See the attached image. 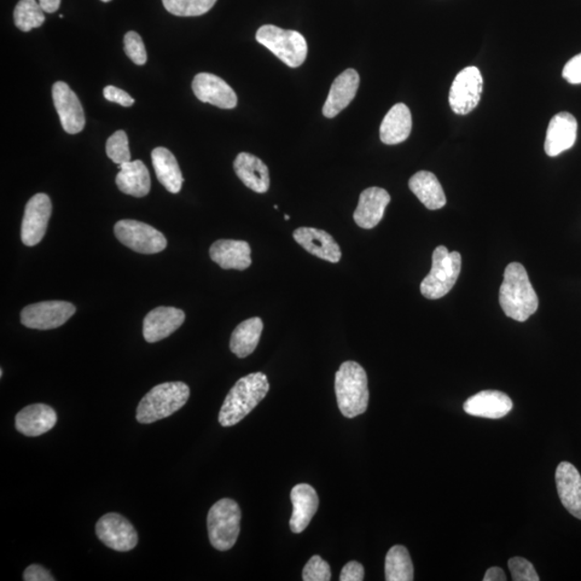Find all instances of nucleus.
Masks as SVG:
<instances>
[{
	"label": "nucleus",
	"instance_id": "obj_14",
	"mask_svg": "<svg viewBox=\"0 0 581 581\" xmlns=\"http://www.w3.org/2000/svg\"><path fill=\"white\" fill-rule=\"evenodd\" d=\"M192 89L202 103H212L221 109H232L237 106L236 93L216 74L207 73L197 74L192 84Z\"/></svg>",
	"mask_w": 581,
	"mask_h": 581
},
{
	"label": "nucleus",
	"instance_id": "obj_12",
	"mask_svg": "<svg viewBox=\"0 0 581 581\" xmlns=\"http://www.w3.org/2000/svg\"><path fill=\"white\" fill-rule=\"evenodd\" d=\"M96 536L110 549L124 552L135 548L138 534L123 516L110 513L102 517L96 525Z\"/></svg>",
	"mask_w": 581,
	"mask_h": 581
},
{
	"label": "nucleus",
	"instance_id": "obj_24",
	"mask_svg": "<svg viewBox=\"0 0 581 581\" xmlns=\"http://www.w3.org/2000/svg\"><path fill=\"white\" fill-rule=\"evenodd\" d=\"M290 501L293 505V513L290 520V531L296 534L304 532L317 513L318 494L310 485L300 484L290 491Z\"/></svg>",
	"mask_w": 581,
	"mask_h": 581
},
{
	"label": "nucleus",
	"instance_id": "obj_16",
	"mask_svg": "<svg viewBox=\"0 0 581 581\" xmlns=\"http://www.w3.org/2000/svg\"><path fill=\"white\" fill-rule=\"evenodd\" d=\"M390 201L391 196L385 189L373 187L364 190L353 213L354 222L364 230L376 228L385 216L386 208Z\"/></svg>",
	"mask_w": 581,
	"mask_h": 581
},
{
	"label": "nucleus",
	"instance_id": "obj_39",
	"mask_svg": "<svg viewBox=\"0 0 581 581\" xmlns=\"http://www.w3.org/2000/svg\"><path fill=\"white\" fill-rule=\"evenodd\" d=\"M562 75L568 84H581V54L574 56L571 61L566 63V65L563 68Z\"/></svg>",
	"mask_w": 581,
	"mask_h": 581
},
{
	"label": "nucleus",
	"instance_id": "obj_2",
	"mask_svg": "<svg viewBox=\"0 0 581 581\" xmlns=\"http://www.w3.org/2000/svg\"><path fill=\"white\" fill-rule=\"evenodd\" d=\"M269 391L270 382L263 373H253L241 378L226 395L221 407V426H236L265 399Z\"/></svg>",
	"mask_w": 581,
	"mask_h": 581
},
{
	"label": "nucleus",
	"instance_id": "obj_34",
	"mask_svg": "<svg viewBox=\"0 0 581 581\" xmlns=\"http://www.w3.org/2000/svg\"><path fill=\"white\" fill-rule=\"evenodd\" d=\"M106 153L108 158L115 164H124L131 162V151L129 147V138L124 131H118L110 137L106 143Z\"/></svg>",
	"mask_w": 581,
	"mask_h": 581
},
{
	"label": "nucleus",
	"instance_id": "obj_10",
	"mask_svg": "<svg viewBox=\"0 0 581 581\" xmlns=\"http://www.w3.org/2000/svg\"><path fill=\"white\" fill-rule=\"evenodd\" d=\"M74 312V305L68 301H42L26 306L21 312V322L28 329L54 330L65 324Z\"/></svg>",
	"mask_w": 581,
	"mask_h": 581
},
{
	"label": "nucleus",
	"instance_id": "obj_4",
	"mask_svg": "<svg viewBox=\"0 0 581 581\" xmlns=\"http://www.w3.org/2000/svg\"><path fill=\"white\" fill-rule=\"evenodd\" d=\"M190 388L182 381L165 382L145 394L137 407L136 419L150 424L171 417L187 404Z\"/></svg>",
	"mask_w": 581,
	"mask_h": 581
},
{
	"label": "nucleus",
	"instance_id": "obj_35",
	"mask_svg": "<svg viewBox=\"0 0 581 581\" xmlns=\"http://www.w3.org/2000/svg\"><path fill=\"white\" fill-rule=\"evenodd\" d=\"M332 577L330 567L327 561H324L320 556H313L308 561L304 571V581H329Z\"/></svg>",
	"mask_w": 581,
	"mask_h": 581
},
{
	"label": "nucleus",
	"instance_id": "obj_9",
	"mask_svg": "<svg viewBox=\"0 0 581 581\" xmlns=\"http://www.w3.org/2000/svg\"><path fill=\"white\" fill-rule=\"evenodd\" d=\"M484 79L478 67L469 66L458 74L451 85L449 103L458 115L472 113L481 100Z\"/></svg>",
	"mask_w": 581,
	"mask_h": 581
},
{
	"label": "nucleus",
	"instance_id": "obj_13",
	"mask_svg": "<svg viewBox=\"0 0 581 581\" xmlns=\"http://www.w3.org/2000/svg\"><path fill=\"white\" fill-rule=\"evenodd\" d=\"M52 97L64 131L72 135L83 132L85 125L83 104L71 87L58 81L52 87Z\"/></svg>",
	"mask_w": 581,
	"mask_h": 581
},
{
	"label": "nucleus",
	"instance_id": "obj_17",
	"mask_svg": "<svg viewBox=\"0 0 581 581\" xmlns=\"http://www.w3.org/2000/svg\"><path fill=\"white\" fill-rule=\"evenodd\" d=\"M577 130V121L573 114L568 113L556 114L549 122L547 135H546V153L555 158L571 149L576 142Z\"/></svg>",
	"mask_w": 581,
	"mask_h": 581
},
{
	"label": "nucleus",
	"instance_id": "obj_21",
	"mask_svg": "<svg viewBox=\"0 0 581 581\" xmlns=\"http://www.w3.org/2000/svg\"><path fill=\"white\" fill-rule=\"evenodd\" d=\"M359 86V75L354 69H347L337 77L330 86L328 100L323 106V114L333 119L354 100Z\"/></svg>",
	"mask_w": 581,
	"mask_h": 581
},
{
	"label": "nucleus",
	"instance_id": "obj_31",
	"mask_svg": "<svg viewBox=\"0 0 581 581\" xmlns=\"http://www.w3.org/2000/svg\"><path fill=\"white\" fill-rule=\"evenodd\" d=\"M385 569L387 581L414 580V566L409 552L404 546H393L389 550Z\"/></svg>",
	"mask_w": 581,
	"mask_h": 581
},
{
	"label": "nucleus",
	"instance_id": "obj_8",
	"mask_svg": "<svg viewBox=\"0 0 581 581\" xmlns=\"http://www.w3.org/2000/svg\"><path fill=\"white\" fill-rule=\"evenodd\" d=\"M114 235L121 243L138 253H160L167 247L166 237L160 231L136 220L116 222Z\"/></svg>",
	"mask_w": 581,
	"mask_h": 581
},
{
	"label": "nucleus",
	"instance_id": "obj_20",
	"mask_svg": "<svg viewBox=\"0 0 581 581\" xmlns=\"http://www.w3.org/2000/svg\"><path fill=\"white\" fill-rule=\"evenodd\" d=\"M556 484L563 507L581 520V476L577 468L561 462L556 470Z\"/></svg>",
	"mask_w": 581,
	"mask_h": 581
},
{
	"label": "nucleus",
	"instance_id": "obj_33",
	"mask_svg": "<svg viewBox=\"0 0 581 581\" xmlns=\"http://www.w3.org/2000/svg\"><path fill=\"white\" fill-rule=\"evenodd\" d=\"M168 13L177 16H200L213 8L217 0H162Z\"/></svg>",
	"mask_w": 581,
	"mask_h": 581
},
{
	"label": "nucleus",
	"instance_id": "obj_19",
	"mask_svg": "<svg viewBox=\"0 0 581 581\" xmlns=\"http://www.w3.org/2000/svg\"><path fill=\"white\" fill-rule=\"evenodd\" d=\"M293 238L307 252L319 259L330 261V263H339L341 259V250L339 243L325 231L300 228L294 231Z\"/></svg>",
	"mask_w": 581,
	"mask_h": 581
},
{
	"label": "nucleus",
	"instance_id": "obj_32",
	"mask_svg": "<svg viewBox=\"0 0 581 581\" xmlns=\"http://www.w3.org/2000/svg\"><path fill=\"white\" fill-rule=\"evenodd\" d=\"M15 25L22 32H31L45 21L44 11L36 0H20L14 13Z\"/></svg>",
	"mask_w": 581,
	"mask_h": 581
},
{
	"label": "nucleus",
	"instance_id": "obj_37",
	"mask_svg": "<svg viewBox=\"0 0 581 581\" xmlns=\"http://www.w3.org/2000/svg\"><path fill=\"white\" fill-rule=\"evenodd\" d=\"M508 566L511 577L514 581H538V574L532 563L525 559V557H511L508 561Z\"/></svg>",
	"mask_w": 581,
	"mask_h": 581
},
{
	"label": "nucleus",
	"instance_id": "obj_28",
	"mask_svg": "<svg viewBox=\"0 0 581 581\" xmlns=\"http://www.w3.org/2000/svg\"><path fill=\"white\" fill-rule=\"evenodd\" d=\"M409 189L429 211H438L446 205L443 187L435 174L422 171L409 180Z\"/></svg>",
	"mask_w": 581,
	"mask_h": 581
},
{
	"label": "nucleus",
	"instance_id": "obj_18",
	"mask_svg": "<svg viewBox=\"0 0 581 581\" xmlns=\"http://www.w3.org/2000/svg\"><path fill=\"white\" fill-rule=\"evenodd\" d=\"M463 409L470 416L501 419L513 409V400L501 391H481L470 397L464 403Z\"/></svg>",
	"mask_w": 581,
	"mask_h": 581
},
{
	"label": "nucleus",
	"instance_id": "obj_25",
	"mask_svg": "<svg viewBox=\"0 0 581 581\" xmlns=\"http://www.w3.org/2000/svg\"><path fill=\"white\" fill-rule=\"evenodd\" d=\"M234 170L242 183L255 193L263 194L269 191L271 184L269 168L257 156L247 153L238 154L234 162Z\"/></svg>",
	"mask_w": 581,
	"mask_h": 581
},
{
	"label": "nucleus",
	"instance_id": "obj_40",
	"mask_svg": "<svg viewBox=\"0 0 581 581\" xmlns=\"http://www.w3.org/2000/svg\"><path fill=\"white\" fill-rule=\"evenodd\" d=\"M364 567L361 563L350 561L342 568L340 581H362L364 579Z\"/></svg>",
	"mask_w": 581,
	"mask_h": 581
},
{
	"label": "nucleus",
	"instance_id": "obj_11",
	"mask_svg": "<svg viewBox=\"0 0 581 581\" xmlns=\"http://www.w3.org/2000/svg\"><path fill=\"white\" fill-rule=\"evenodd\" d=\"M51 213L52 202L48 195L39 193L28 201L21 228V238L25 246H36L44 240Z\"/></svg>",
	"mask_w": 581,
	"mask_h": 581
},
{
	"label": "nucleus",
	"instance_id": "obj_42",
	"mask_svg": "<svg viewBox=\"0 0 581 581\" xmlns=\"http://www.w3.org/2000/svg\"><path fill=\"white\" fill-rule=\"evenodd\" d=\"M507 575H505L501 567H491L487 569L484 581H505L507 580Z\"/></svg>",
	"mask_w": 581,
	"mask_h": 581
},
{
	"label": "nucleus",
	"instance_id": "obj_23",
	"mask_svg": "<svg viewBox=\"0 0 581 581\" xmlns=\"http://www.w3.org/2000/svg\"><path fill=\"white\" fill-rule=\"evenodd\" d=\"M209 253L214 263L223 270L245 271L252 263L251 248L243 241H217Z\"/></svg>",
	"mask_w": 581,
	"mask_h": 581
},
{
	"label": "nucleus",
	"instance_id": "obj_1",
	"mask_svg": "<svg viewBox=\"0 0 581 581\" xmlns=\"http://www.w3.org/2000/svg\"><path fill=\"white\" fill-rule=\"evenodd\" d=\"M499 304L507 317L525 322L538 308V298L534 290L525 266L510 263L504 272L499 288Z\"/></svg>",
	"mask_w": 581,
	"mask_h": 581
},
{
	"label": "nucleus",
	"instance_id": "obj_29",
	"mask_svg": "<svg viewBox=\"0 0 581 581\" xmlns=\"http://www.w3.org/2000/svg\"><path fill=\"white\" fill-rule=\"evenodd\" d=\"M151 158L156 177L162 187L172 194L179 193L182 188L183 176L174 155L170 150L159 147L153 151Z\"/></svg>",
	"mask_w": 581,
	"mask_h": 581
},
{
	"label": "nucleus",
	"instance_id": "obj_15",
	"mask_svg": "<svg viewBox=\"0 0 581 581\" xmlns=\"http://www.w3.org/2000/svg\"><path fill=\"white\" fill-rule=\"evenodd\" d=\"M185 313L173 307H158L151 310L143 320V337L145 341L153 344L167 339L182 327Z\"/></svg>",
	"mask_w": 581,
	"mask_h": 581
},
{
	"label": "nucleus",
	"instance_id": "obj_41",
	"mask_svg": "<svg viewBox=\"0 0 581 581\" xmlns=\"http://www.w3.org/2000/svg\"><path fill=\"white\" fill-rule=\"evenodd\" d=\"M25 581H54L55 578L52 576L49 571L38 565L29 566L25 572Z\"/></svg>",
	"mask_w": 581,
	"mask_h": 581
},
{
	"label": "nucleus",
	"instance_id": "obj_36",
	"mask_svg": "<svg viewBox=\"0 0 581 581\" xmlns=\"http://www.w3.org/2000/svg\"><path fill=\"white\" fill-rule=\"evenodd\" d=\"M124 50L127 56L136 65H144L147 62V51H145L142 37L136 32H129L125 34Z\"/></svg>",
	"mask_w": 581,
	"mask_h": 581
},
{
	"label": "nucleus",
	"instance_id": "obj_38",
	"mask_svg": "<svg viewBox=\"0 0 581 581\" xmlns=\"http://www.w3.org/2000/svg\"><path fill=\"white\" fill-rule=\"evenodd\" d=\"M103 96L107 101L121 104L123 107H131L135 103V100L119 87L109 85L103 89Z\"/></svg>",
	"mask_w": 581,
	"mask_h": 581
},
{
	"label": "nucleus",
	"instance_id": "obj_27",
	"mask_svg": "<svg viewBox=\"0 0 581 581\" xmlns=\"http://www.w3.org/2000/svg\"><path fill=\"white\" fill-rule=\"evenodd\" d=\"M412 129L411 113L405 103H397L387 113L380 126L383 143L393 145L404 143Z\"/></svg>",
	"mask_w": 581,
	"mask_h": 581
},
{
	"label": "nucleus",
	"instance_id": "obj_45",
	"mask_svg": "<svg viewBox=\"0 0 581 581\" xmlns=\"http://www.w3.org/2000/svg\"><path fill=\"white\" fill-rule=\"evenodd\" d=\"M3 375H4V370H3V369H0V376H2V377H3Z\"/></svg>",
	"mask_w": 581,
	"mask_h": 581
},
{
	"label": "nucleus",
	"instance_id": "obj_6",
	"mask_svg": "<svg viewBox=\"0 0 581 581\" xmlns=\"http://www.w3.org/2000/svg\"><path fill=\"white\" fill-rule=\"evenodd\" d=\"M241 511L231 498L220 499L209 510L208 536L214 548L228 551L234 547L241 533Z\"/></svg>",
	"mask_w": 581,
	"mask_h": 581
},
{
	"label": "nucleus",
	"instance_id": "obj_22",
	"mask_svg": "<svg viewBox=\"0 0 581 581\" xmlns=\"http://www.w3.org/2000/svg\"><path fill=\"white\" fill-rule=\"evenodd\" d=\"M57 422L56 412L44 404H33L23 409L15 417V428L28 438L48 433Z\"/></svg>",
	"mask_w": 581,
	"mask_h": 581
},
{
	"label": "nucleus",
	"instance_id": "obj_26",
	"mask_svg": "<svg viewBox=\"0 0 581 581\" xmlns=\"http://www.w3.org/2000/svg\"><path fill=\"white\" fill-rule=\"evenodd\" d=\"M115 183L124 194L144 197L151 190V178L147 166L142 161L127 162L120 165Z\"/></svg>",
	"mask_w": 581,
	"mask_h": 581
},
{
	"label": "nucleus",
	"instance_id": "obj_43",
	"mask_svg": "<svg viewBox=\"0 0 581 581\" xmlns=\"http://www.w3.org/2000/svg\"><path fill=\"white\" fill-rule=\"evenodd\" d=\"M40 7L46 14H54L60 8L61 0H39Z\"/></svg>",
	"mask_w": 581,
	"mask_h": 581
},
{
	"label": "nucleus",
	"instance_id": "obj_46",
	"mask_svg": "<svg viewBox=\"0 0 581 581\" xmlns=\"http://www.w3.org/2000/svg\"><path fill=\"white\" fill-rule=\"evenodd\" d=\"M284 219L289 220L290 217L288 216V214H286V216H284Z\"/></svg>",
	"mask_w": 581,
	"mask_h": 581
},
{
	"label": "nucleus",
	"instance_id": "obj_7",
	"mask_svg": "<svg viewBox=\"0 0 581 581\" xmlns=\"http://www.w3.org/2000/svg\"><path fill=\"white\" fill-rule=\"evenodd\" d=\"M257 40L290 68L300 67L306 60L307 42L299 32L264 25L259 29Z\"/></svg>",
	"mask_w": 581,
	"mask_h": 581
},
{
	"label": "nucleus",
	"instance_id": "obj_30",
	"mask_svg": "<svg viewBox=\"0 0 581 581\" xmlns=\"http://www.w3.org/2000/svg\"><path fill=\"white\" fill-rule=\"evenodd\" d=\"M264 324L261 318L254 317L237 325L230 341L231 351L240 359H245L257 349Z\"/></svg>",
	"mask_w": 581,
	"mask_h": 581
},
{
	"label": "nucleus",
	"instance_id": "obj_44",
	"mask_svg": "<svg viewBox=\"0 0 581 581\" xmlns=\"http://www.w3.org/2000/svg\"><path fill=\"white\" fill-rule=\"evenodd\" d=\"M102 2H103V3H109V2H112V0H102Z\"/></svg>",
	"mask_w": 581,
	"mask_h": 581
},
{
	"label": "nucleus",
	"instance_id": "obj_5",
	"mask_svg": "<svg viewBox=\"0 0 581 581\" xmlns=\"http://www.w3.org/2000/svg\"><path fill=\"white\" fill-rule=\"evenodd\" d=\"M461 267L460 253L449 252L444 246L436 248L432 257V270L423 279L420 286L424 298L438 300L448 294L460 276Z\"/></svg>",
	"mask_w": 581,
	"mask_h": 581
},
{
	"label": "nucleus",
	"instance_id": "obj_3",
	"mask_svg": "<svg viewBox=\"0 0 581 581\" xmlns=\"http://www.w3.org/2000/svg\"><path fill=\"white\" fill-rule=\"evenodd\" d=\"M337 404L346 418H356L368 410L369 391L368 375L357 362L340 365L335 375Z\"/></svg>",
	"mask_w": 581,
	"mask_h": 581
}]
</instances>
